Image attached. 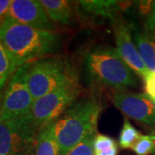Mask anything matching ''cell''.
<instances>
[{
    "label": "cell",
    "instance_id": "cell-1",
    "mask_svg": "<svg viewBox=\"0 0 155 155\" xmlns=\"http://www.w3.org/2000/svg\"><path fill=\"white\" fill-rule=\"evenodd\" d=\"M0 41L11 64V76L35 59L55 53L61 39L53 31L37 29L7 17L0 24Z\"/></svg>",
    "mask_w": 155,
    "mask_h": 155
},
{
    "label": "cell",
    "instance_id": "cell-2",
    "mask_svg": "<svg viewBox=\"0 0 155 155\" xmlns=\"http://www.w3.org/2000/svg\"><path fill=\"white\" fill-rule=\"evenodd\" d=\"M102 105L96 98H85L74 103L56 120L55 135L61 155H65L92 134L97 133Z\"/></svg>",
    "mask_w": 155,
    "mask_h": 155
},
{
    "label": "cell",
    "instance_id": "cell-3",
    "mask_svg": "<svg viewBox=\"0 0 155 155\" xmlns=\"http://www.w3.org/2000/svg\"><path fill=\"white\" fill-rule=\"evenodd\" d=\"M84 68L89 78L96 84L118 91L136 85L134 72L114 48H95L85 57Z\"/></svg>",
    "mask_w": 155,
    "mask_h": 155
},
{
    "label": "cell",
    "instance_id": "cell-4",
    "mask_svg": "<svg viewBox=\"0 0 155 155\" xmlns=\"http://www.w3.org/2000/svg\"><path fill=\"white\" fill-rule=\"evenodd\" d=\"M75 78L76 72L60 57L38 60L28 70V89L35 101Z\"/></svg>",
    "mask_w": 155,
    "mask_h": 155
},
{
    "label": "cell",
    "instance_id": "cell-5",
    "mask_svg": "<svg viewBox=\"0 0 155 155\" xmlns=\"http://www.w3.org/2000/svg\"><path fill=\"white\" fill-rule=\"evenodd\" d=\"M29 64L17 69L11 76L0 105V118L11 121H32L35 102L28 85Z\"/></svg>",
    "mask_w": 155,
    "mask_h": 155
},
{
    "label": "cell",
    "instance_id": "cell-6",
    "mask_svg": "<svg viewBox=\"0 0 155 155\" xmlns=\"http://www.w3.org/2000/svg\"><path fill=\"white\" fill-rule=\"evenodd\" d=\"M79 93L78 78L54 90L34 102L32 122L41 129L50 122H55L75 103Z\"/></svg>",
    "mask_w": 155,
    "mask_h": 155
},
{
    "label": "cell",
    "instance_id": "cell-7",
    "mask_svg": "<svg viewBox=\"0 0 155 155\" xmlns=\"http://www.w3.org/2000/svg\"><path fill=\"white\" fill-rule=\"evenodd\" d=\"M38 129L32 121L0 118V155H31Z\"/></svg>",
    "mask_w": 155,
    "mask_h": 155
},
{
    "label": "cell",
    "instance_id": "cell-8",
    "mask_svg": "<svg viewBox=\"0 0 155 155\" xmlns=\"http://www.w3.org/2000/svg\"><path fill=\"white\" fill-rule=\"evenodd\" d=\"M113 104L126 116L146 125H155V107L147 94L117 92L112 97Z\"/></svg>",
    "mask_w": 155,
    "mask_h": 155
},
{
    "label": "cell",
    "instance_id": "cell-9",
    "mask_svg": "<svg viewBox=\"0 0 155 155\" xmlns=\"http://www.w3.org/2000/svg\"><path fill=\"white\" fill-rule=\"evenodd\" d=\"M7 17L37 29L53 31L54 25L40 1L13 0Z\"/></svg>",
    "mask_w": 155,
    "mask_h": 155
},
{
    "label": "cell",
    "instance_id": "cell-10",
    "mask_svg": "<svg viewBox=\"0 0 155 155\" xmlns=\"http://www.w3.org/2000/svg\"><path fill=\"white\" fill-rule=\"evenodd\" d=\"M114 32L117 53L133 72L145 78L150 72L133 41L129 28L126 24L116 19L114 21Z\"/></svg>",
    "mask_w": 155,
    "mask_h": 155
},
{
    "label": "cell",
    "instance_id": "cell-11",
    "mask_svg": "<svg viewBox=\"0 0 155 155\" xmlns=\"http://www.w3.org/2000/svg\"><path fill=\"white\" fill-rule=\"evenodd\" d=\"M55 122H50L39 129L34 155H61L55 135Z\"/></svg>",
    "mask_w": 155,
    "mask_h": 155
},
{
    "label": "cell",
    "instance_id": "cell-12",
    "mask_svg": "<svg viewBox=\"0 0 155 155\" xmlns=\"http://www.w3.org/2000/svg\"><path fill=\"white\" fill-rule=\"evenodd\" d=\"M51 21L60 24H69L73 16L71 2L67 0H40Z\"/></svg>",
    "mask_w": 155,
    "mask_h": 155
},
{
    "label": "cell",
    "instance_id": "cell-13",
    "mask_svg": "<svg viewBox=\"0 0 155 155\" xmlns=\"http://www.w3.org/2000/svg\"><path fill=\"white\" fill-rule=\"evenodd\" d=\"M84 11L94 16L110 18L113 22L116 20V14L120 9L121 4L113 0H91L79 1Z\"/></svg>",
    "mask_w": 155,
    "mask_h": 155
},
{
    "label": "cell",
    "instance_id": "cell-14",
    "mask_svg": "<svg viewBox=\"0 0 155 155\" xmlns=\"http://www.w3.org/2000/svg\"><path fill=\"white\" fill-rule=\"evenodd\" d=\"M134 43L149 72H155V41L147 34L134 32Z\"/></svg>",
    "mask_w": 155,
    "mask_h": 155
},
{
    "label": "cell",
    "instance_id": "cell-15",
    "mask_svg": "<svg viewBox=\"0 0 155 155\" xmlns=\"http://www.w3.org/2000/svg\"><path fill=\"white\" fill-rule=\"evenodd\" d=\"M140 136V133L131 124L127 117H125L119 135L120 147L124 149L132 148Z\"/></svg>",
    "mask_w": 155,
    "mask_h": 155
},
{
    "label": "cell",
    "instance_id": "cell-16",
    "mask_svg": "<svg viewBox=\"0 0 155 155\" xmlns=\"http://www.w3.org/2000/svg\"><path fill=\"white\" fill-rule=\"evenodd\" d=\"M10 76H11V60L7 51L0 41V93Z\"/></svg>",
    "mask_w": 155,
    "mask_h": 155
},
{
    "label": "cell",
    "instance_id": "cell-17",
    "mask_svg": "<svg viewBox=\"0 0 155 155\" xmlns=\"http://www.w3.org/2000/svg\"><path fill=\"white\" fill-rule=\"evenodd\" d=\"M137 155H149L154 150V137L150 134L141 135L131 148Z\"/></svg>",
    "mask_w": 155,
    "mask_h": 155
},
{
    "label": "cell",
    "instance_id": "cell-18",
    "mask_svg": "<svg viewBox=\"0 0 155 155\" xmlns=\"http://www.w3.org/2000/svg\"><path fill=\"white\" fill-rule=\"evenodd\" d=\"M96 134H92L85 138L82 142L72 147L65 155H95L93 149V141H94Z\"/></svg>",
    "mask_w": 155,
    "mask_h": 155
},
{
    "label": "cell",
    "instance_id": "cell-19",
    "mask_svg": "<svg viewBox=\"0 0 155 155\" xmlns=\"http://www.w3.org/2000/svg\"><path fill=\"white\" fill-rule=\"evenodd\" d=\"M115 147H117V144L113 138L101 134H97L95 135L93 141V149L95 153L110 149Z\"/></svg>",
    "mask_w": 155,
    "mask_h": 155
},
{
    "label": "cell",
    "instance_id": "cell-20",
    "mask_svg": "<svg viewBox=\"0 0 155 155\" xmlns=\"http://www.w3.org/2000/svg\"><path fill=\"white\" fill-rule=\"evenodd\" d=\"M146 29L147 35L155 40V3L152 6L146 20Z\"/></svg>",
    "mask_w": 155,
    "mask_h": 155
},
{
    "label": "cell",
    "instance_id": "cell-21",
    "mask_svg": "<svg viewBox=\"0 0 155 155\" xmlns=\"http://www.w3.org/2000/svg\"><path fill=\"white\" fill-rule=\"evenodd\" d=\"M146 94L155 99V72H150L144 78Z\"/></svg>",
    "mask_w": 155,
    "mask_h": 155
},
{
    "label": "cell",
    "instance_id": "cell-22",
    "mask_svg": "<svg viewBox=\"0 0 155 155\" xmlns=\"http://www.w3.org/2000/svg\"><path fill=\"white\" fill-rule=\"evenodd\" d=\"M11 4V0H0V24L8 16Z\"/></svg>",
    "mask_w": 155,
    "mask_h": 155
},
{
    "label": "cell",
    "instance_id": "cell-23",
    "mask_svg": "<svg viewBox=\"0 0 155 155\" xmlns=\"http://www.w3.org/2000/svg\"><path fill=\"white\" fill-rule=\"evenodd\" d=\"M118 153V147H115L110 149L102 151V152H94L95 155H117Z\"/></svg>",
    "mask_w": 155,
    "mask_h": 155
},
{
    "label": "cell",
    "instance_id": "cell-24",
    "mask_svg": "<svg viewBox=\"0 0 155 155\" xmlns=\"http://www.w3.org/2000/svg\"><path fill=\"white\" fill-rule=\"evenodd\" d=\"M151 134L154 137V150H153V154L155 155V127L152 130V132H151Z\"/></svg>",
    "mask_w": 155,
    "mask_h": 155
},
{
    "label": "cell",
    "instance_id": "cell-25",
    "mask_svg": "<svg viewBox=\"0 0 155 155\" xmlns=\"http://www.w3.org/2000/svg\"><path fill=\"white\" fill-rule=\"evenodd\" d=\"M153 104H154V107H155V99H153Z\"/></svg>",
    "mask_w": 155,
    "mask_h": 155
}]
</instances>
